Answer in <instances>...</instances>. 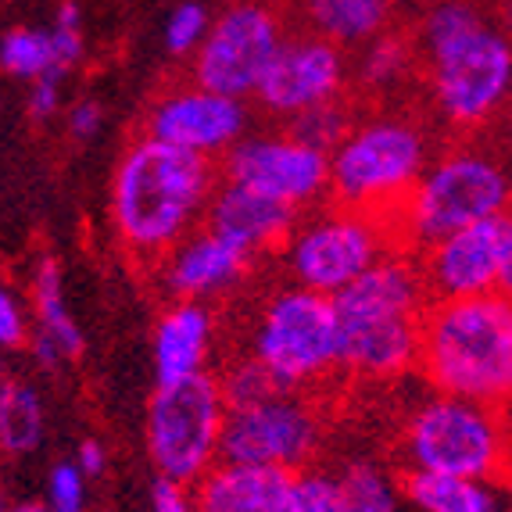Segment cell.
Listing matches in <instances>:
<instances>
[{
  "label": "cell",
  "mask_w": 512,
  "mask_h": 512,
  "mask_svg": "<svg viewBox=\"0 0 512 512\" xmlns=\"http://www.w3.org/2000/svg\"><path fill=\"white\" fill-rule=\"evenodd\" d=\"M330 301L341 369L369 380H391L416 366L419 316L430 294L409 251H387Z\"/></svg>",
  "instance_id": "4"
},
{
  "label": "cell",
  "mask_w": 512,
  "mask_h": 512,
  "mask_svg": "<svg viewBox=\"0 0 512 512\" xmlns=\"http://www.w3.org/2000/svg\"><path fill=\"white\" fill-rule=\"evenodd\" d=\"M276 512H351L344 502L337 477L323 470H298L287 480Z\"/></svg>",
  "instance_id": "28"
},
{
  "label": "cell",
  "mask_w": 512,
  "mask_h": 512,
  "mask_svg": "<svg viewBox=\"0 0 512 512\" xmlns=\"http://www.w3.org/2000/svg\"><path fill=\"white\" fill-rule=\"evenodd\" d=\"M333 477L351 512H402V487L373 462H348Z\"/></svg>",
  "instance_id": "26"
},
{
  "label": "cell",
  "mask_w": 512,
  "mask_h": 512,
  "mask_svg": "<svg viewBox=\"0 0 512 512\" xmlns=\"http://www.w3.org/2000/svg\"><path fill=\"white\" fill-rule=\"evenodd\" d=\"M104 466H108V455H104V444L94 441V437H86V441H79V452H76V470L83 473L86 480H94L104 473Z\"/></svg>",
  "instance_id": "37"
},
{
  "label": "cell",
  "mask_w": 512,
  "mask_h": 512,
  "mask_svg": "<svg viewBox=\"0 0 512 512\" xmlns=\"http://www.w3.org/2000/svg\"><path fill=\"white\" fill-rule=\"evenodd\" d=\"M394 248V230L387 219H376L351 208H330L312 219H298L280 244L283 269L294 287L316 291L323 298L341 294L355 276Z\"/></svg>",
  "instance_id": "9"
},
{
  "label": "cell",
  "mask_w": 512,
  "mask_h": 512,
  "mask_svg": "<svg viewBox=\"0 0 512 512\" xmlns=\"http://www.w3.org/2000/svg\"><path fill=\"white\" fill-rule=\"evenodd\" d=\"M33 312L40 323L43 337H51L61 348L65 359L83 351V330H79L76 316H72L69 298H65V280L54 258H43L33 273Z\"/></svg>",
  "instance_id": "25"
},
{
  "label": "cell",
  "mask_w": 512,
  "mask_h": 512,
  "mask_svg": "<svg viewBox=\"0 0 512 512\" xmlns=\"http://www.w3.org/2000/svg\"><path fill=\"white\" fill-rule=\"evenodd\" d=\"M104 126V111L97 101H79L76 108L69 111V133L76 140H94Z\"/></svg>",
  "instance_id": "36"
},
{
  "label": "cell",
  "mask_w": 512,
  "mask_h": 512,
  "mask_svg": "<svg viewBox=\"0 0 512 512\" xmlns=\"http://www.w3.org/2000/svg\"><path fill=\"white\" fill-rule=\"evenodd\" d=\"M208 22H212V11L201 4V0H183L169 11L165 18V51L183 58V54H194L201 47L208 33Z\"/></svg>",
  "instance_id": "31"
},
{
  "label": "cell",
  "mask_w": 512,
  "mask_h": 512,
  "mask_svg": "<svg viewBox=\"0 0 512 512\" xmlns=\"http://www.w3.org/2000/svg\"><path fill=\"white\" fill-rule=\"evenodd\" d=\"M308 29L333 47H362L391 29L394 0H301Z\"/></svg>",
  "instance_id": "22"
},
{
  "label": "cell",
  "mask_w": 512,
  "mask_h": 512,
  "mask_svg": "<svg viewBox=\"0 0 512 512\" xmlns=\"http://www.w3.org/2000/svg\"><path fill=\"white\" fill-rule=\"evenodd\" d=\"M419 276L430 301L487 298L512 287V222L509 215L473 222L419 251Z\"/></svg>",
  "instance_id": "13"
},
{
  "label": "cell",
  "mask_w": 512,
  "mask_h": 512,
  "mask_svg": "<svg viewBox=\"0 0 512 512\" xmlns=\"http://www.w3.org/2000/svg\"><path fill=\"white\" fill-rule=\"evenodd\" d=\"M366 51L359 58V79L369 86V90H387V86L402 83L405 72L412 69L416 61V47H412L405 36L398 33H380L373 36L369 43H362Z\"/></svg>",
  "instance_id": "27"
},
{
  "label": "cell",
  "mask_w": 512,
  "mask_h": 512,
  "mask_svg": "<svg viewBox=\"0 0 512 512\" xmlns=\"http://www.w3.org/2000/svg\"><path fill=\"white\" fill-rule=\"evenodd\" d=\"M29 348H33V362L40 369H47V373H51V369H58L61 362H65V355H61L58 344H54L51 337H43V333H36L33 341H29Z\"/></svg>",
  "instance_id": "38"
},
{
  "label": "cell",
  "mask_w": 512,
  "mask_h": 512,
  "mask_svg": "<svg viewBox=\"0 0 512 512\" xmlns=\"http://www.w3.org/2000/svg\"><path fill=\"white\" fill-rule=\"evenodd\" d=\"M26 108L36 122L54 119L61 111V79H33V83H29Z\"/></svg>",
  "instance_id": "34"
},
{
  "label": "cell",
  "mask_w": 512,
  "mask_h": 512,
  "mask_svg": "<svg viewBox=\"0 0 512 512\" xmlns=\"http://www.w3.org/2000/svg\"><path fill=\"white\" fill-rule=\"evenodd\" d=\"M222 180L240 183L291 212L312 208L326 197L330 158L319 147L287 133H251L222 154Z\"/></svg>",
  "instance_id": "14"
},
{
  "label": "cell",
  "mask_w": 512,
  "mask_h": 512,
  "mask_svg": "<svg viewBox=\"0 0 512 512\" xmlns=\"http://www.w3.org/2000/svg\"><path fill=\"white\" fill-rule=\"evenodd\" d=\"M509 208V176L495 154L455 147L423 169L409 197L394 212L391 230L402 248L423 251L434 240L473 222L495 219Z\"/></svg>",
  "instance_id": "6"
},
{
  "label": "cell",
  "mask_w": 512,
  "mask_h": 512,
  "mask_svg": "<svg viewBox=\"0 0 512 512\" xmlns=\"http://www.w3.org/2000/svg\"><path fill=\"white\" fill-rule=\"evenodd\" d=\"M11 512H47L43 505H33V502H26V505H15Z\"/></svg>",
  "instance_id": "39"
},
{
  "label": "cell",
  "mask_w": 512,
  "mask_h": 512,
  "mask_svg": "<svg viewBox=\"0 0 512 512\" xmlns=\"http://www.w3.org/2000/svg\"><path fill=\"white\" fill-rule=\"evenodd\" d=\"M319 444H323V419L305 391H273L251 405L226 409L219 459L298 473L312 462Z\"/></svg>",
  "instance_id": "11"
},
{
  "label": "cell",
  "mask_w": 512,
  "mask_h": 512,
  "mask_svg": "<svg viewBox=\"0 0 512 512\" xmlns=\"http://www.w3.org/2000/svg\"><path fill=\"white\" fill-rule=\"evenodd\" d=\"M47 512H86V477L76 462H58L47 480Z\"/></svg>",
  "instance_id": "32"
},
{
  "label": "cell",
  "mask_w": 512,
  "mask_h": 512,
  "mask_svg": "<svg viewBox=\"0 0 512 512\" xmlns=\"http://www.w3.org/2000/svg\"><path fill=\"white\" fill-rule=\"evenodd\" d=\"M416 369L434 394L505 409L512 391L509 294L427 301L419 316Z\"/></svg>",
  "instance_id": "3"
},
{
  "label": "cell",
  "mask_w": 512,
  "mask_h": 512,
  "mask_svg": "<svg viewBox=\"0 0 512 512\" xmlns=\"http://www.w3.org/2000/svg\"><path fill=\"white\" fill-rule=\"evenodd\" d=\"M351 115L348 108H344V101L337 97V101L330 104H319V108L305 111V115H298V119H291V133L298 140H305V144L319 147V151L330 154L333 147L341 144V137L351 129Z\"/></svg>",
  "instance_id": "29"
},
{
  "label": "cell",
  "mask_w": 512,
  "mask_h": 512,
  "mask_svg": "<svg viewBox=\"0 0 512 512\" xmlns=\"http://www.w3.org/2000/svg\"><path fill=\"white\" fill-rule=\"evenodd\" d=\"M215 344V312L205 301H172L154 323L151 362L154 380L180 384L187 376L205 373Z\"/></svg>",
  "instance_id": "20"
},
{
  "label": "cell",
  "mask_w": 512,
  "mask_h": 512,
  "mask_svg": "<svg viewBox=\"0 0 512 512\" xmlns=\"http://www.w3.org/2000/svg\"><path fill=\"white\" fill-rule=\"evenodd\" d=\"M0 512H11V505H8V498H4V487H0Z\"/></svg>",
  "instance_id": "40"
},
{
  "label": "cell",
  "mask_w": 512,
  "mask_h": 512,
  "mask_svg": "<svg viewBox=\"0 0 512 512\" xmlns=\"http://www.w3.org/2000/svg\"><path fill=\"white\" fill-rule=\"evenodd\" d=\"M416 54L427 61L430 94L444 122L477 129L509 101V36L477 0H434L416 26Z\"/></svg>",
  "instance_id": "2"
},
{
  "label": "cell",
  "mask_w": 512,
  "mask_h": 512,
  "mask_svg": "<svg viewBox=\"0 0 512 512\" xmlns=\"http://www.w3.org/2000/svg\"><path fill=\"white\" fill-rule=\"evenodd\" d=\"M43 430H47V416L36 387L22 380H0V455L22 459L36 452Z\"/></svg>",
  "instance_id": "24"
},
{
  "label": "cell",
  "mask_w": 512,
  "mask_h": 512,
  "mask_svg": "<svg viewBox=\"0 0 512 512\" xmlns=\"http://www.w3.org/2000/svg\"><path fill=\"white\" fill-rule=\"evenodd\" d=\"M0 380H4V366H0Z\"/></svg>",
  "instance_id": "41"
},
{
  "label": "cell",
  "mask_w": 512,
  "mask_h": 512,
  "mask_svg": "<svg viewBox=\"0 0 512 512\" xmlns=\"http://www.w3.org/2000/svg\"><path fill=\"white\" fill-rule=\"evenodd\" d=\"M294 222H298V212L230 180L215 183L212 201L205 208V230L219 233L222 240H230L233 248L251 258L269 248H280Z\"/></svg>",
  "instance_id": "19"
},
{
  "label": "cell",
  "mask_w": 512,
  "mask_h": 512,
  "mask_svg": "<svg viewBox=\"0 0 512 512\" xmlns=\"http://www.w3.org/2000/svg\"><path fill=\"white\" fill-rule=\"evenodd\" d=\"M248 101L212 94L205 86H180L151 104L147 137L190 151L197 158H222L240 137H248Z\"/></svg>",
  "instance_id": "16"
},
{
  "label": "cell",
  "mask_w": 512,
  "mask_h": 512,
  "mask_svg": "<svg viewBox=\"0 0 512 512\" xmlns=\"http://www.w3.org/2000/svg\"><path fill=\"white\" fill-rule=\"evenodd\" d=\"M151 512H197L190 487L172 484V480H154L151 487Z\"/></svg>",
  "instance_id": "35"
},
{
  "label": "cell",
  "mask_w": 512,
  "mask_h": 512,
  "mask_svg": "<svg viewBox=\"0 0 512 512\" xmlns=\"http://www.w3.org/2000/svg\"><path fill=\"white\" fill-rule=\"evenodd\" d=\"M402 498L419 512H502L498 480L448 477V473H405Z\"/></svg>",
  "instance_id": "23"
},
{
  "label": "cell",
  "mask_w": 512,
  "mask_h": 512,
  "mask_svg": "<svg viewBox=\"0 0 512 512\" xmlns=\"http://www.w3.org/2000/svg\"><path fill=\"white\" fill-rule=\"evenodd\" d=\"M83 58V15L65 0L47 29L18 26L0 36V72L22 83L65 79Z\"/></svg>",
  "instance_id": "18"
},
{
  "label": "cell",
  "mask_w": 512,
  "mask_h": 512,
  "mask_svg": "<svg viewBox=\"0 0 512 512\" xmlns=\"http://www.w3.org/2000/svg\"><path fill=\"white\" fill-rule=\"evenodd\" d=\"M29 344V312L8 283L0 280V351H15Z\"/></svg>",
  "instance_id": "33"
},
{
  "label": "cell",
  "mask_w": 512,
  "mask_h": 512,
  "mask_svg": "<svg viewBox=\"0 0 512 512\" xmlns=\"http://www.w3.org/2000/svg\"><path fill=\"white\" fill-rule=\"evenodd\" d=\"M402 455L416 473L502 480L509 466L505 409L452 394H430L405 419Z\"/></svg>",
  "instance_id": "7"
},
{
  "label": "cell",
  "mask_w": 512,
  "mask_h": 512,
  "mask_svg": "<svg viewBox=\"0 0 512 512\" xmlns=\"http://www.w3.org/2000/svg\"><path fill=\"white\" fill-rule=\"evenodd\" d=\"M215 183V162L144 133L126 147L111 176L115 237L129 255L158 262L205 219Z\"/></svg>",
  "instance_id": "1"
},
{
  "label": "cell",
  "mask_w": 512,
  "mask_h": 512,
  "mask_svg": "<svg viewBox=\"0 0 512 512\" xmlns=\"http://www.w3.org/2000/svg\"><path fill=\"white\" fill-rule=\"evenodd\" d=\"M226 402L212 373L154 387L147 402V455L162 480L194 487L219 462Z\"/></svg>",
  "instance_id": "10"
},
{
  "label": "cell",
  "mask_w": 512,
  "mask_h": 512,
  "mask_svg": "<svg viewBox=\"0 0 512 512\" xmlns=\"http://www.w3.org/2000/svg\"><path fill=\"white\" fill-rule=\"evenodd\" d=\"M283 36V15L273 0H233L208 22L194 51V86L248 101Z\"/></svg>",
  "instance_id": "12"
},
{
  "label": "cell",
  "mask_w": 512,
  "mask_h": 512,
  "mask_svg": "<svg viewBox=\"0 0 512 512\" xmlns=\"http://www.w3.org/2000/svg\"><path fill=\"white\" fill-rule=\"evenodd\" d=\"M251 255L233 248L212 230H190L158 258V280L172 301H212L230 294L248 276Z\"/></svg>",
  "instance_id": "17"
},
{
  "label": "cell",
  "mask_w": 512,
  "mask_h": 512,
  "mask_svg": "<svg viewBox=\"0 0 512 512\" xmlns=\"http://www.w3.org/2000/svg\"><path fill=\"white\" fill-rule=\"evenodd\" d=\"M215 384H219V394H222V402H226V409L251 405V402H258V398H265V394L280 391V387L273 384V376L265 373L251 355L248 359L233 362V366H226V373L215 376Z\"/></svg>",
  "instance_id": "30"
},
{
  "label": "cell",
  "mask_w": 512,
  "mask_h": 512,
  "mask_svg": "<svg viewBox=\"0 0 512 512\" xmlns=\"http://www.w3.org/2000/svg\"><path fill=\"white\" fill-rule=\"evenodd\" d=\"M291 473L248 466V462H215L190 487L197 512H276Z\"/></svg>",
  "instance_id": "21"
},
{
  "label": "cell",
  "mask_w": 512,
  "mask_h": 512,
  "mask_svg": "<svg viewBox=\"0 0 512 512\" xmlns=\"http://www.w3.org/2000/svg\"><path fill=\"white\" fill-rule=\"evenodd\" d=\"M326 158V194H333L337 205L391 222L412 183L430 165V137L416 119L373 115L366 122H351L341 144Z\"/></svg>",
  "instance_id": "5"
},
{
  "label": "cell",
  "mask_w": 512,
  "mask_h": 512,
  "mask_svg": "<svg viewBox=\"0 0 512 512\" xmlns=\"http://www.w3.org/2000/svg\"><path fill=\"white\" fill-rule=\"evenodd\" d=\"M251 359L280 391H308L341 369L333 301L305 287H287L265 301L251 330Z\"/></svg>",
  "instance_id": "8"
},
{
  "label": "cell",
  "mask_w": 512,
  "mask_h": 512,
  "mask_svg": "<svg viewBox=\"0 0 512 512\" xmlns=\"http://www.w3.org/2000/svg\"><path fill=\"white\" fill-rule=\"evenodd\" d=\"M344 79L348 61L341 47L316 33H298L283 36L251 97L276 119H298L319 104L337 101L344 94Z\"/></svg>",
  "instance_id": "15"
}]
</instances>
